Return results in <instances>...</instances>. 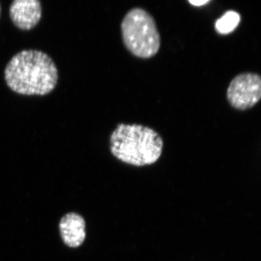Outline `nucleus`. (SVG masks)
I'll list each match as a JSON object with an SVG mask.
<instances>
[{"label": "nucleus", "mask_w": 261, "mask_h": 261, "mask_svg": "<svg viewBox=\"0 0 261 261\" xmlns=\"http://www.w3.org/2000/svg\"><path fill=\"white\" fill-rule=\"evenodd\" d=\"M5 80L13 92L24 96H45L58 83L56 63L47 53L24 49L15 54L5 67Z\"/></svg>", "instance_id": "1"}, {"label": "nucleus", "mask_w": 261, "mask_h": 261, "mask_svg": "<svg viewBox=\"0 0 261 261\" xmlns=\"http://www.w3.org/2000/svg\"><path fill=\"white\" fill-rule=\"evenodd\" d=\"M163 149L161 135L142 125L119 123L110 137L113 155L121 162L137 167L157 162Z\"/></svg>", "instance_id": "2"}, {"label": "nucleus", "mask_w": 261, "mask_h": 261, "mask_svg": "<svg viewBox=\"0 0 261 261\" xmlns=\"http://www.w3.org/2000/svg\"><path fill=\"white\" fill-rule=\"evenodd\" d=\"M123 44L137 58H152L161 47V36L153 17L148 12L136 8L130 10L121 23Z\"/></svg>", "instance_id": "3"}, {"label": "nucleus", "mask_w": 261, "mask_h": 261, "mask_svg": "<svg viewBox=\"0 0 261 261\" xmlns=\"http://www.w3.org/2000/svg\"><path fill=\"white\" fill-rule=\"evenodd\" d=\"M261 99V76L255 73H245L237 75L227 90V99L235 109L251 108Z\"/></svg>", "instance_id": "4"}, {"label": "nucleus", "mask_w": 261, "mask_h": 261, "mask_svg": "<svg viewBox=\"0 0 261 261\" xmlns=\"http://www.w3.org/2000/svg\"><path fill=\"white\" fill-rule=\"evenodd\" d=\"M9 14L17 28L23 31L32 30L42 18V3L39 0H15L10 5Z\"/></svg>", "instance_id": "5"}, {"label": "nucleus", "mask_w": 261, "mask_h": 261, "mask_svg": "<svg viewBox=\"0 0 261 261\" xmlns=\"http://www.w3.org/2000/svg\"><path fill=\"white\" fill-rule=\"evenodd\" d=\"M62 239L68 247H79L86 239L85 220L80 214L70 213L63 216L59 224Z\"/></svg>", "instance_id": "6"}, {"label": "nucleus", "mask_w": 261, "mask_h": 261, "mask_svg": "<svg viewBox=\"0 0 261 261\" xmlns=\"http://www.w3.org/2000/svg\"><path fill=\"white\" fill-rule=\"evenodd\" d=\"M240 22V15L237 12L229 10L215 23V29L220 34H228L233 32Z\"/></svg>", "instance_id": "7"}, {"label": "nucleus", "mask_w": 261, "mask_h": 261, "mask_svg": "<svg viewBox=\"0 0 261 261\" xmlns=\"http://www.w3.org/2000/svg\"><path fill=\"white\" fill-rule=\"evenodd\" d=\"M209 2L210 1H208V0H190L189 3L193 5V6L200 7L207 4V3H209Z\"/></svg>", "instance_id": "8"}, {"label": "nucleus", "mask_w": 261, "mask_h": 261, "mask_svg": "<svg viewBox=\"0 0 261 261\" xmlns=\"http://www.w3.org/2000/svg\"><path fill=\"white\" fill-rule=\"evenodd\" d=\"M0 12H1V6H0Z\"/></svg>", "instance_id": "9"}]
</instances>
